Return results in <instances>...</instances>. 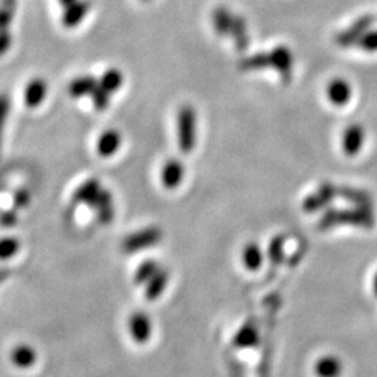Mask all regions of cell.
I'll use <instances>...</instances> for the list:
<instances>
[{"instance_id":"obj_19","label":"cell","mask_w":377,"mask_h":377,"mask_svg":"<svg viewBox=\"0 0 377 377\" xmlns=\"http://www.w3.org/2000/svg\"><path fill=\"white\" fill-rule=\"evenodd\" d=\"M7 112H9V99L6 95H0V142H1V133H3V126L6 122Z\"/></svg>"},{"instance_id":"obj_8","label":"cell","mask_w":377,"mask_h":377,"mask_svg":"<svg viewBox=\"0 0 377 377\" xmlns=\"http://www.w3.org/2000/svg\"><path fill=\"white\" fill-rule=\"evenodd\" d=\"M47 93V83L41 79H34L33 81L28 83L27 89H26V94H24V99L28 108H37L43 103V101L45 99Z\"/></svg>"},{"instance_id":"obj_21","label":"cell","mask_w":377,"mask_h":377,"mask_svg":"<svg viewBox=\"0 0 377 377\" xmlns=\"http://www.w3.org/2000/svg\"><path fill=\"white\" fill-rule=\"evenodd\" d=\"M10 47H11V34L10 33L0 34V56L4 55Z\"/></svg>"},{"instance_id":"obj_13","label":"cell","mask_w":377,"mask_h":377,"mask_svg":"<svg viewBox=\"0 0 377 377\" xmlns=\"http://www.w3.org/2000/svg\"><path fill=\"white\" fill-rule=\"evenodd\" d=\"M232 17L228 10L225 9H217L213 16V23L218 34H228L231 31Z\"/></svg>"},{"instance_id":"obj_2","label":"cell","mask_w":377,"mask_h":377,"mask_svg":"<svg viewBox=\"0 0 377 377\" xmlns=\"http://www.w3.org/2000/svg\"><path fill=\"white\" fill-rule=\"evenodd\" d=\"M162 239V231L159 228H147L133 235H129L122 243V247L126 253H136L150 246L159 243Z\"/></svg>"},{"instance_id":"obj_10","label":"cell","mask_w":377,"mask_h":377,"mask_svg":"<svg viewBox=\"0 0 377 377\" xmlns=\"http://www.w3.org/2000/svg\"><path fill=\"white\" fill-rule=\"evenodd\" d=\"M98 86L96 80L94 77H79L76 80H73L69 86V93L74 98H81L86 95H91L94 91L95 87Z\"/></svg>"},{"instance_id":"obj_3","label":"cell","mask_w":377,"mask_h":377,"mask_svg":"<svg viewBox=\"0 0 377 377\" xmlns=\"http://www.w3.org/2000/svg\"><path fill=\"white\" fill-rule=\"evenodd\" d=\"M90 1L89 0H77L73 4H70L69 7H66V11L63 14V26L67 28H73L77 27L81 20L87 16V13L90 11Z\"/></svg>"},{"instance_id":"obj_12","label":"cell","mask_w":377,"mask_h":377,"mask_svg":"<svg viewBox=\"0 0 377 377\" xmlns=\"http://www.w3.org/2000/svg\"><path fill=\"white\" fill-rule=\"evenodd\" d=\"M122 84H123V76H122V73H120L119 70H116V69H111V70H108V72L102 76V79H101V81H99V86H101L105 91H108L109 94L118 91V90L122 87Z\"/></svg>"},{"instance_id":"obj_5","label":"cell","mask_w":377,"mask_h":377,"mask_svg":"<svg viewBox=\"0 0 377 377\" xmlns=\"http://www.w3.org/2000/svg\"><path fill=\"white\" fill-rule=\"evenodd\" d=\"M184 179V165L176 159H169L161 171V181L167 188H178Z\"/></svg>"},{"instance_id":"obj_15","label":"cell","mask_w":377,"mask_h":377,"mask_svg":"<svg viewBox=\"0 0 377 377\" xmlns=\"http://www.w3.org/2000/svg\"><path fill=\"white\" fill-rule=\"evenodd\" d=\"M158 271H159L158 264L155 261L148 260V261L142 263V266L139 267V271L136 274V280H137V283H144L147 280H151Z\"/></svg>"},{"instance_id":"obj_4","label":"cell","mask_w":377,"mask_h":377,"mask_svg":"<svg viewBox=\"0 0 377 377\" xmlns=\"http://www.w3.org/2000/svg\"><path fill=\"white\" fill-rule=\"evenodd\" d=\"M344 365L335 355H323L315 364V375L317 377H339Z\"/></svg>"},{"instance_id":"obj_22","label":"cell","mask_w":377,"mask_h":377,"mask_svg":"<svg viewBox=\"0 0 377 377\" xmlns=\"http://www.w3.org/2000/svg\"><path fill=\"white\" fill-rule=\"evenodd\" d=\"M28 200H30V194L26 190H23V191H20V194L16 196V206L24 207L28 203Z\"/></svg>"},{"instance_id":"obj_7","label":"cell","mask_w":377,"mask_h":377,"mask_svg":"<svg viewBox=\"0 0 377 377\" xmlns=\"http://www.w3.org/2000/svg\"><path fill=\"white\" fill-rule=\"evenodd\" d=\"M122 144V136L116 130H106L101 135L96 142V151L102 157L113 155Z\"/></svg>"},{"instance_id":"obj_9","label":"cell","mask_w":377,"mask_h":377,"mask_svg":"<svg viewBox=\"0 0 377 377\" xmlns=\"http://www.w3.org/2000/svg\"><path fill=\"white\" fill-rule=\"evenodd\" d=\"M98 213V220L102 224H109L113 220V214H115V208H113V201H112V196L109 191L103 190L101 191L96 203L93 207Z\"/></svg>"},{"instance_id":"obj_23","label":"cell","mask_w":377,"mask_h":377,"mask_svg":"<svg viewBox=\"0 0 377 377\" xmlns=\"http://www.w3.org/2000/svg\"><path fill=\"white\" fill-rule=\"evenodd\" d=\"M60 1V4L63 6V7H69L70 4H73L74 1H77V0H59Z\"/></svg>"},{"instance_id":"obj_6","label":"cell","mask_w":377,"mask_h":377,"mask_svg":"<svg viewBox=\"0 0 377 377\" xmlns=\"http://www.w3.org/2000/svg\"><path fill=\"white\" fill-rule=\"evenodd\" d=\"M101 191H102V188H101L99 182L95 179H90L76 190L73 198L76 203H81V204H87L90 207H94Z\"/></svg>"},{"instance_id":"obj_14","label":"cell","mask_w":377,"mask_h":377,"mask_svg":"<svg viewBox=\"0 0 377 377\" xmlns=\"http://www.w3.org/2000/svg\"><path fill=\"white\" fill-rule=\"evenodd\" d=\"M167 281H168V274H167V271L159 270V271L151 278V283H150L148 288H147V296H148L150 299L157 298V296L161 293V291L165 288Z\"/></svg>"},{"instance_id":"obj_24","label":"cell","mask_w":377,"mask_h":377,"mask_svg":"<svg viewBox=\"0 0 377 377\" xmlns=\"http://www.w3.org/2000/svg\"><path fill=\"white\" fill-rule=\"evenodd\" d=\"M7 276H9V271L4 270V269H0V283H1Z\"/></svg>"},{"instance_id":"obj_18","label":"cell","mask_w":377,"mask_h":377,"mask_svg":"<svg viewBox=\"0 0 377 377\" xmlns=\"http://www.w3.org/2000/svg\"><path fill=\"white\" fill-rule=\"evenodd\" d=\"M231 31L235 35L236 43L239 47H242V44L244 45V24L242 21V18L239 17H232V24H231Z\"/></svg>"},{"instance_id":"obj_16","label":"cell","mask_w":377,"mask_h":377,"mask_svg":"<svg viewBox=\"0 0 377 377\" xmlns=\"http://www.w3.org/2000/svg\"><path fill=\"white\" fill-rule=\"evenodd\" d=\"M20 243L17 239L6 237L0 240V259H9L18 252Z\"/></svg>"},{"instance_id":"obj_17","label":"cell","mask_w":377,"mask_h":377,"mask_svg":"<svg viewBox=\"0 0 377 377\" xmlns=\"http://www.w3.org/2000/svg\"><path fill=\"white\" fill-rule=\"evenodd\" d=\"M93 98V103L98 111H103L109 105V93L105 91L99 84L94 89V91L90 95Z\"/></svg>"},{"instance_id":"obj_11","label":"cell","mask_w":377,"mask_h":377,"mask_svg":"<svg viewBox=\"0 0 377 377\" xmlns=\"http://www.w3.org/2000/svg\"><path fill=\"white\" fill-rule=\"evenodd\" d=\"M16 0H1L0 1V34L10 33V24L14 18Z\"/></svg>"},{"instance_id":"obj_20","label":"cell","mask_w":377,"mask_h":377,"mask_svg":"<svg viewBox=\"0 0 377 377\" xmlns=\"http://www.w3.org/2000/svg\"><path fill=\"white\" fill-rule=\"evenodd\" d=\"M244 259H246V264L249 267L253 269V267H257L259 266L260 257H259V253H257V250L254 247H247V250L244 253Z\"/></svg>"},{"instance_id":"obj_1","label":"cell","mask_w":377,"mask_h":377,"mask_svg":"<svg viewBox=\"0 0 377 377\" xmlns=\"http://www.w3.org/2000/svg\"><path fill=\"white\" fill-rule=\"evenodd\" d=\"M178 142L182 152H191L196 142V112L188 105L178 113Z\"/></svg>"}]
</instances>
